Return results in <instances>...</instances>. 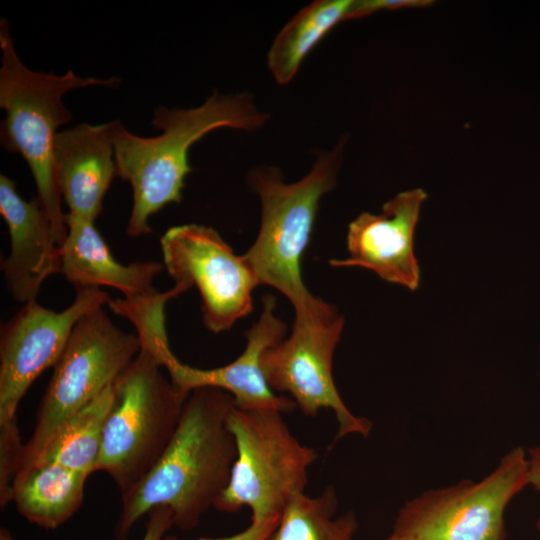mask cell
<instances>
[{
    "label": "cell",
    "mask_w": 540,
    "mask_h": 540,
    "mask_svg": "<svg viewBox=\"0 0 540 540\" xmlns=\"http://www.w3.org/2000/svg\"><path fill=\"white\" fill-rule=\"evenodd\" d=\"M432 2L427 0H360L353 1L347 20L365 17L380 10H394L404 7H423Z\"/></svg>",
    "instance_id": "obj_22"
},
{
    "label": "cell",
    "mask_w": 540,
    "mask_h": 540,
    "mask_svg": "<svg viewBox=\"0 0 540 540\" xmlns=\"http://www.w3.org/2000/svg\"><path fill=\"white\" fill-rule=\"evenodd\" d=\"M0 48V107L5 111L0 143L4 149L19 153L28 164L36 185V197L61 246L66 239L67 226L54 176L53 149L58 128L72 119L62 98L77 88H116L120 79L83 78L72 70L55 75L29 69L15 50L5 18L0 20Z\"/></svg>",
    "instance_id": "obj_3"
},
{
    "label": "cell",
    "mask_w": 540,
    "mask_h": 540,
    "mask_svg": "<svg viewBox=\"0 0 540 540\" xmlns=\"http://www.w3.org/2000/svg\"><path fill=\"white\" fill-rule=\"evenodd\" d=\"M527 458L528 485L533 486L540 493V446L530 448ZM536 528L540 530V516L537 520Z\"/></svg>",
    "instance_id": "obj_25"
},
{
    "label": "cell",
    "mask_w": 540,
    "mask_h": 540,
    "mask_svg": "<svg viewBox=\"0 0 540 540\" xmlns=\"http://www.w3.org/2000/svg\"><path fill=\"white\" fill-rule=\"evenodd\" d=\"M294 310L291 334L262 356L269 386L275 392L289 394L305 416L314 417L322 409L332 410L338 422L334 441L351 434L367 437L371 421L355 416L347 408L332 374L344 318L333 305L315 296Z\"/></svg>",
    "instance_id": "obj_8"
},
{
    "label": "cell",
    "mask_w": 540,
    "mask_h": 540,
    "mask_svg": "<svg viewBox=\"0 0 540 540\" xmlns=\"http://www.w3.org/2000/svg\"><path fill=\"white\" fill-rule=\"evenodd\" d=\"M60 312L28 302L0 331V424L16 420L19 404L34 380L60 358L76 323L111 300L100 288H77Z\"/></svg>",
    "instance_id": "obj_11"
},
{
    "label": "cell",
    "mask_w": 540,
    "mask_h": 540,
    "mask_svg": "<svg viewBox=\"0 0 540 540\" xmlns=\"http://www.w3.org/2000/svg\"><path fill=\"white\" fill-rule=\"evenodd\" d=\"M426 198L424 190L412 189L386 202L380 214L361 213L348 226L349 257L330 260V264L369 269L387 282L416 290L420 269L413 239Z\"/></svg>",
    "instance_id": "obj_13"
},
{
    "label": "cell",
    "mask_w": 540,
    "mask_h": 540,
    "mask_svg": "<svg viewBox=\"0 0 540 540\" xmlns=\"http://www.w3.org/2000/svg\"><path fill=\"white\" fill-rule=\"evenodd\" d=\"M275 307V298L266 295L259 319L245 333V349L229 364L213 369L195 368L181 363L172 352L162 359L161 366L167 370L173 384L185 393L213 387L229 393L235 406L242 410H275L281 413L294 410V401L277 395L262 369L264 352L282 341L287 331L286 324L275 315Z\"/></svg>",
    "instance_id": "obj_12"
},
{
    "label": "cell",
    "mask_w": 540,
    "mask_h": 540,
    "mask_svg": "<svg viewBox=\"0 0 540 540\" xmlns=\"http://www.w3.org/2000/svg\"><path fill=\"white\" fill-rule=\"evenodd\" d=\"M173 525L172 512L168 507L159 506L148 513L141 540H162Z\"/></svg>",
    "instance_id": "obj_24"
},
{
    "label": "cell",
    "mask_w": 540,
    "mask_h": 540,
    "mask_svg": "<svg viewBox=\"0 0 540 540\" xmlns=\"http://www.w3.org/2000/svg\"><path fill=\"white\" fill-rule=\"evenodd\" d=\"M344 141L329 152L318 154L310 172L286 183L281 171L259 166L250 173V184L261 202V224L253 245L242 254L260 285L286 296L294 309L313 295L301 272L321 198L336 186Z\"/></svg>",
    "instance_id": "obj_4"
},
{
    "label": "cell",
    "mask_w": 540,
    "mask_h": 540,
    "mask_svg": "<svg viewBox=\"0 0 540 540\" xmlns=\"http://www.w3.org/2000/svg\"><path fill=\"white\" fill-rule=\"evenodd\" d=\"M353 0H316L299 11L277 34L267 57L268 68L280 85L288 84L301 63L338 23L347 20Z\"/></svg>",
    "instance_id": "obj_18"
},
{
    "label": "cell",
    "mask_w": 540,
    "mask_h": 540,
    "mask_svg": "<svg viewBox=\"0 0 540 540\" xmlns=\"http://www.w3.org/2000/svg\"><path fill=\"white\" fill-rule=\"evenodd\" d=\"M337 506L332 486L316 497L297 493L284 506L267 540H353L358 528L356 516L350 511L335 518Z\"/></svg>",
    "instance_id": "obj_20"
},
{
    "label": "cell",
    "mask_w": 540,
    "mask_h": 540,
    "mask_svg": "<svg viewBox=\"0 0 540 540\" xmlns=\"http://www.w3.org/2000/svg\"><path fill=\"white\" fill-rule=\"evenodd\" d=\"M87 478L57 463H41L15 479L12 502L27 521L53 530L80 508Z\"/></svg>",
    "instance_id": "obj_17"
},
{
    "label": "cell",
    "mask_w": 540,
    "mask_h": 540,
    "mask_svg": "<svg viewBox=\"0 0 540 540\" xmlns=\"http://www.w3.org/2000/svg\"><path fill=\"white\" fill-rule=\"evenodd\" d=\"M384 540H407V539H405V538H403V537H401V536H399V535H397V534H395V533L392 532V533L390 534V536H388V537H387L386 539H384Z\"/></svg>",
    "instance_id": "obj_27"
},
{
    "label": "cell",
    "mask_w": 540,
    "mask_h": 540,
    "mask_svg": "<svg viewBox=\"0 0 540 540\" xmlns=\"http://www.w3.org/2000/svg\"><path fill=\"white\" fill-rule=\"evenodd\" d=\"M146 348L113 384L97 471L126 494L151 470L178 426L189 393L178 389Z\"/></svg>",
    "instance_id": "obj_5"
},
{
    "label": "cell",
    "mask_w": 540,
    "mask_h": 540,
    "mask_svg": "<svg viewBox=\"0 0 540 540\" xmlns=\"http://www.w3.org/2000/svg\"><path fill=\"white\" fill-rule=\"evenodd\" d=\"M227 424L236 458L229 483L214 508L233 513L247 506L251 519H279L288 500L304 492L317 451L290 432L279 411L234 406Z\"/></svg>",
    "instance_id": "obj_7"
},
{
    "label": "cell",
    "mask_w": 540,
    "mask_h": 540,
    "mask_svg": "<svg viewBox=\"0 0 540 540\" xmlns=\"http://www.w3.org/2000/svg\"><path fill=\"white\" fill-rule=\"evenodd\" d=\"M0 214L10 236L9 255L1 262L6 287L17 302L35 301L43 282L61 273V246L39 199H23L15 182L3 174Z\"/></svg>",
    "instance_id": "obj_14"
},
{
    "label": "cell",
    "mask_w": 540,
    "mask_h": 540,
    "mask_svg": "<svg viewBox=\"0 0 540 540\" xmlns=\"http://www.w3.org/2000/svg\"><path fill=\"white\" fill-rule=\"evenodd\" d=\"M268 115L249 93L214 92L194 108H155L151 125L161 133L138 136L119 121L114 134L116 175L130 183L133 204L127 234L150 233V217L170 203H180L191 146L218 128L259 129Z\"/></svg>",
    "instance_id": "obj_2"
},
{
    "label": "cell",
    "mask_w": 540,
    "mask_h": 540,
    "mask_svg": "<svg viewBox=\"0 0 540 540\" xmlns=\"http://www.w3.org/2000/svg\"><path fill=\"white\" fill-rule=\"evenodd\" d=\"M0 540H15L12 534L5 527L0 529Z\"/></svg>",
    "instance_id": "obj_26"
},
{
    "label": "cell",
    "mask_w": 540,
    "mask_h": 540,
    "mask_svg": "<svg viewBox=\"0 0 540 540\" xmlns=\"http://www.w3.org/2000/svg\"><path fill=\"white\" fill-rule=\"evenodd\" d=\"M113 384L63 423L35 465L57 463L87 476L97 471Z\"/></svg>",
    "instance_id": "obj_19"
},
{
    "label": "cell",
    "mask_w": 540,
    "mask_h": 540,
    "mask_svg": "<svg viewBox=\"0 0 540 540\" xmlns=\"http://www.w3.org/2000/svg\"><path fill=\"white\" fill-rule=\"evenodd\" d=\"M66 239L61 245V274L77 288L108 286L133 300L157 294L154 279L163 270L156 261L118 262L94 222L66 214Z\"/></svg>",
    "instance_id": "obj_16"
},
{
    "label": "cell",
    "mask_w": 540,
    "mask_h": 540,
    "mask_svg": "<svg viewBox=\"0 0 540 540\" xmlns=\"http://www.w3.org/2000/svg\"><path fill=\"white\" fill-rule=\"evenodd\" d=\"M24 444L17 421L0 424V506L12 502L13 483L18 471Z\"/></svg>",
    "instance_id": "obj_21"
},
{
    "label": "cell",
    "mask_w": 540,
    "mask_h": 540,
    "mask_svg": "<svg viewBox=\"0 0 540 540\" xmlns=\"http://www.w3.org/2000/svg\"><path fill=\"white\" fill-rule=\"evenodd\" d=\"M140 349L137 334L121 330L103 307L90 311L76 323L53 367L33 433L24 443L15 479L36 464L69 417L115 382Z\"/></svg>",
    "instance_id": "obj_6"
},
{
    "label": "cell",
    "mask_w": 540,
    "mask_h": 540,
    "mask_svg": "<svg viewBox=\"0 0 540 540\" xmlns=\"http://www.w3.org/2000/svg\"><path fill=\"white\" fill-rule=\"evenodd\" d=\"M160 244L163 264L175 284L198 289L203 322L209 331L229 330L252 311L258 279L243 255H236L213 228L173 226Z\"/></svg>",
    "instance_id": "obj_10"
},
{
    "label": "cell",
    "mask_w": 540,
    "mask_h": 540,
    "mask_svg": "<svg viewBox=\"0 0 540 540\" xmlns=\"http://www.w3.org/2000/svg\"><path fill=\"white\" fill-rule=\"evenodd\" d=\"M233 397L218 388L192 390L166 449L129 492L115 526L116 540H127L140 518L152 509L168 507L173 525L195 529L226 489L236 458L227 419Z\"/></svg>",
    "instance_id": "obj_1"
},
{
    "label": "cell",
    "mask_w": 540,
    "mask_h": 540,
    "mask_svg": "<svg viewBox=\"0 0 540 540\" xmlns=\"http://www.w3.org/2000/svg\"><path fill=\"white\" fill-rule=\"evenodd\" d=\"M279 519H251L250 525L243 531L221 538H200L198 540H267L275 529ZM162 540H180L176 536L166 535Z\"/></svg>",
    "instance_id": "obj_23"
},
{
    "label": "cell",
    "mask_w": 540,
    "mask_h": 540,
    "mask_svg": "<svg viewBox=\"0 0 540 540\" xmlns=\"http://www.w3.org/2000/svg\"><path fill=\"white\" fill-rule=\"evenodd\" d=\"M118 120L80 123L58 132L53 168L61 198L70 215L94 222L116 175L114 134Z\"/></svg>",
    "instance_id": "obj_15"
},
{
    "label": "cell",
    "mask_w": 540,
    "mask_h": 540,
    "mask_svg": "<svg viewBox=\"0 0 540 540\" xmlns=\"http://www.w3.org/2000/svg\"><path fill=\"white\" fill-rule=\"evenodd\" d=\"M527 485L528 458L516 447L481 481L429 490L405 503L392 532L407 540H505V509Z\"/></svg>",
    "instance_id": "obj_9"
}]
</instances>
